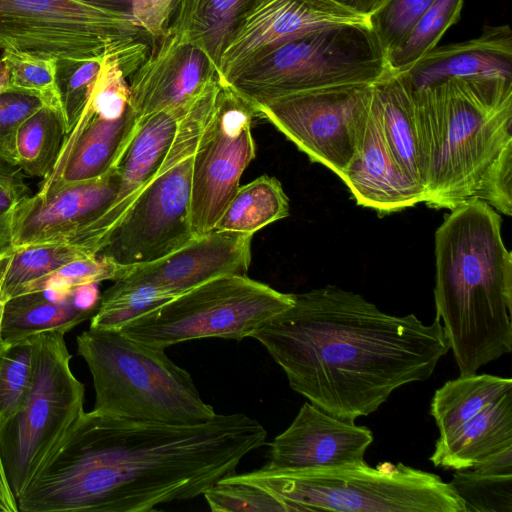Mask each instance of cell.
<instances>
[{
  "instance_id": "obj_1",
  "label": "cell",
  "mask_w": 512,
  "mask_h": 512,
  "mask_svg": "<svg viewBox=\"0 0 512 512\" xmlns=\"http://www.w3.org/2000/svg\"><path fill=\"white\" fill-rule=\"evenodd\" d=\"M267 432L243 413L197 424L80 416L17 498L22 512H148L196 498L261 447Z\"/></svg>"
},
{
  "instance_id": "obj_2",
  "label": "cell",
  "mask_w": 512,
  "mask_h": 512,
  "mask_svg": "<svg viewBox=\"0 0 512 512\" xmlns=\"http://www.w3.org/2000/svg\"><path fill=\"white\" fill-rule=\"evenodd\" d=\"M253 333L311 404L346 421L375 412L399 387L428 379L450 350L436 317L381 311L360 294L328 285Z\"/></svg>"
},
{
  "instance_id": "obj_3",
  "label": "cell",
  "mask_w": 512,
  "mask_h": 512,
  "mask_svg": "<svg viewBox=\"0 0 512 512\" xmlns=\"http://www.w3.org/2000/svg\"><path fill=\"white\" fill-rule=\"evenodd\" d=\"M411 90V89H410ZM424 202L512 214V79L448 77L411 90Z\"/></svg>"
},
{
  "instance_id": "obj_4",
  "label": "cell",
  "mask_w": 512,
  "mask_h": 512,
  "mask_svg": "<svg viewBox=\"0 0 512 512\" xmlns=\"http://www.w3.org/2000/svg\"><path fill=\"white\" fill-rule=\"evenodd\" d=\"M450 211L435 233L436 317L460 375H471L512 350V253L487 202Z\"/></svg>"
},
{
  "instance_id": "obj_5",
  "label": "cell",
  "mask_w": 512,
  "mask_h": 512,
  "mask_svg": "<svg viewBox=\"0 0 512 512\" xmlns=\"http://www.w3.org/2000/svg\"><path fill=\"white\" fill-rule=\"evenodd\" d=\"M95 390L94 411L139 422L197 424L216 413L188 371L165 350L136 342L119 330L92 329L76 339Z\"/></svg>"
},
{
  "instance_id": "obj_6",
  "label": "cell",
  "mask_w": 512,
  "mask_h": 512,
  "mask_svg": "<svg viewBox=\"0 0 512 512\" xmlns=\"http://www.w3.org/2000/svg\"><path fill=\"white\" fill-rule=\"evenodd\" d=\"M231 477L265 489L290 512H466L450 483L403 463L302 470L263 466Z\"/></svg>"
},
{
  "instance_id": "obj_7",
  "label": "cell",
  "mask_w": 512,
  "mask_h": 512,
  "mask_svg": "<svg viewBox=\"0 0 512 512\" xmlns=\"http://www.w3.org/2000/svg\"><path fill=\"white\" fill-rule=\"evenodd\" d=\"M150 37L131 13L98 0H0V49L88 61L118 54L131 75Z\"/></svg>"
},
{
  "instance_id": "obj_8",
  "label": "cell",
  "mask_w": 512,
  "mask_h": 512,
  "mask_svg": "<svg viewBox=\"0 0 512 512\" xmlns=\"http://www.w3.org/2000/svg\"><path fill=\"white\" fill-rule=\"evenodd\" d=\"M220 84L181 118L158 170L99 251L120 268L161 259L196 238L191 226L193 155Z\"/></svg>"
},
{
  "instance_id": "obj_9",
  "label": "cell",
  "mask_w": 512,
  "mask_h": 512,
  "mask_svg": "<svg viewBox=\"0 0 512 512\" xmlns=\"http://www.w3.org/2000/svg\"><path fill=\"white\" fill-rule=\"evenodd\" d=\"M388 71L386 52L368 22L339 23L276 47L252 63L229 86L254 110L309 90L373 84Z\"/></svg>"
},
{
  "instance_id": "obj_10",
  "label": "cell",
  "mask_w": 512,
  "mask_h": 512,
  "mask_svg": "<svg viewBox=\"0 0 512 512\" xmlns=\"http://www.w3.org/2000/svg\"><path fill=\"white\" fill-rule=\"evenodd\" d=\"M293 303V294L247 275H224L174 297L119 331L136 342L163 350L203 338L241 341Z\"/></svg>"
},
{
  "instance_id": "obj_11",
  "label": "cell",
  "mask_w": 512,
  "mask_h": 512,
  "mask_svg": "<svg viewBox=\"0 0 512 512\" xmlns=\"http://www.w3.org/2000/svg\"><path fill=\"white\" fill-rule=\"evenodd\" d=\"M64 335H35L26 402L1 436L6 475L16 500L84 413V386L71 370Z\"/></svg>"
},
{
  "instance_id": "obj_12",
  "label": "cell",
  "mask_w": 512,
  "mask_h": 512,
  "mask_svg": "<svg viewBox=\"0 0 512 512\" xmlns=\"http://www.w3.org/2000/svg\"><path fill=\"white\" fill-rule=\"evenodd\" d=\"M129 102V86L117 55H107L88 100L65 134L57 161L37 194L98 178L118 164L139 124Z\"/></svg>"
},
{
  "instance_id": "obj_13",
  "label": "cell",
  "mask_w": 512,
  "mask_h": 512,
  "mask_svg": "<svg viewBox=\"0 0 512 512\" xmlns=\"http://www.w3.org/2000/svg\"><path fill=\"white\" fill-rule=\"evenodd\" d=\"M372 85L357 83L309 90L257 106L254 111L312 162L324 165L341 178L357 153Z\"/></svg>"
},
{
  "instance_id": "obj_14",
  "label": "cell",
  "mask_w": 512,
  "mask_h": 512,
  "mask_svg": "<svg viewBox=\"0 0 512 512\" xmlns=\"http://www.w3.org/2000/svg\"><path fill=\"white\" fill-rule=\"evenodd\" d=\"M255 116L253 108L232 87L220 85L193 155L191 226L195 237L215 229L240 186L244 170L255 158Z\"/></svg>"
},
{
  "instance_id": "obj_15",
  "label": "cell",
  "mask_w": 512,
  "mask_h": 512,
  "mask_svg": "<svg viewBox=\"0 0 512 512\" xmlns=\"http://www.w3.org/2000/svg\"><path fill=\"white\" fill-rule=\"evenodd\" d=\"M117 165L98 178L70 183L46 195H29L14 205L0 216V252L68 242L113 201Z\"/></svg>"
},
{
  "instance_id": "obj_16",
  "label": "cell",
  "mask_w": 512,
  "mask_h": 512,
  "mask_svg": "<svg viewBox=\"0 0 512 512\" xmlns=\"http://www.w3.org/2000/svg\"><path fill=\"white\" fill-rule=\"evenodd\" d=\"M368 20L330 0H253L220 57V85H231L257 59L303 34L339 23Z\"/></svg>"
},
{
  "instance_id": "obj_17",
  "label": "cell",
  "mask_w": 512,
  "mask_h": 512,
  "mask_svg": "<svg viewBox=\"0 0 512 512\" xmlns=\"http://www.w3.org/2000/svg\"><path fill=\"white\" fill-rule=\"evenodd\" d=\"M218 83L206 54L176 33L167 32L130 76L129 102L139 120L191 107Z\"/></svg>"
},
{
  "instance_id": "obj_18",
  "label": "cell",
  "mask_w": 512,
  "mask_h": 512,
  "mask_svg": "<svg viewBox=\"0 0 512 512\" xmlns=\"http://www.w3.org/2000/svg\"><path fill=\"white\" fill-rule=\"evenodd\" d=\"M192 107V106H191ZM166 110L139 121L118 168V187L113 201L68 242L97 255L108 238L158 170L175 136L181 118L191 108Z\"/></svg>"
},
{
  "instance_id": "obj_19",
  "label": "cell",
  "mask_w": 512,
  "mask_h": 512,
  "mask_svg": "<svg viewBox=\"0 0 512 512\" xmlns=\"http://www.w3.org/2000/svg\"><path fill=\"white\" fill-rule=\"evenodd\" d=\"M373 442L366 426L346 421L310 402L299 409L289 427L269 444L268 462L277 470L337 468L364 462Z\"/></svg>"
},
{
  "instance_id": "obj_20",
  "label": "cell",
  "mask_w": 512,
  "mask_h": 512,
  "mask_svg": "<svg viewBox=\"0 0 512 512\" xmlns=\"http://www.w3.org/2000/svg\"><path fill=\"white\" fill-rule=\"evenodd\" d=\"M253 236L213 230L156 261L123 268L126 285H146L172 297L224 275H247Z\"/></svg>"
},
{
  "instance_id": "obj_21",
  "label": "cell",
  "mask_w": 512,
  "mask_h": 512,
  "mask_svg": "<svg viewBox=\"0 0 512 512\" xmlns=\"http://www.w3.org/2000/svg\"><path fill=\"white\" fill-rule=\"evenodd\" d=\"M341 180L358 205L381 215L424 202L423 189L394 161L371 102L357 153Z\"/></svg>"
},
{
  "instance_id": "obj_22",
  "label": "cell",
  "mask_w": 512,
  "mask_h": 512,
  "mask_svg": "<svg viewBox=\"0 0 512 512\" xmlns=\"http://www.w3.org/2000/svg\"><path fill=\"white\" fill-rule=\"evenodd\" d=\"M397 74L411 90L448 77L512 79V31L507 24L486 26L481 36L435 47Z\"/></svg>"
},
{
  "instance_id": "obj_23",
  "label": "cell",
  "mask_w": 512,
  "mask_h": 512,
  "mask_svg": "<svg viewBox=\"0 0 512 512\" xmlns=\"http://www.w3.org/2000/svg\"><path fill=\"white\" fill-rule=\"evenodd\" d=\"M512 446V390L484 408L453 435L437 439L429 460L435 467L464 470Z\"/></svg>"
},
{
  "instance_id": "obj_24",
  "label": "cell",
  "mask_w": 512,
  "mask_h": 512,
  "mask_svg": "<svg viewBox=\"0 0 512 512\" xmlns=\"http://www.w3.org/2000/svg\"><path fill=\"white\" fill-rule=\"evenodd\" d=\"M371 106L386 145L400 170L423 189L417 128L410 88L388 71L373 83ZM424 192V191H423Z\"/></svg>"
},
{
  "instance_id": "obj_25",
  "label": "cell",
  "mask_w": 512,
  "mask_h": 512,
  "mask_svg": "<svg viewBox=\"0 0 512 512\" xmlns=\"http://www.w3.org/2000/svg\"><path fill=\"white\" fill-rule=\"evenodd\" d=\"M253 0H175L167 32L202 50L216 70L241 16Z\"/></svg>"
},
{
  "instance_id": "obj_26",
  "label": "cell",
  "mask_w": 512,
  "mask_h": 512,
  "mask_svg": "<svg viewBox=\"0 0 512 512\" xmlns=\"http://www.w3.org/2000/svg\"><path fill=\"white\" fill-rule=\"evenodd\" d=\"M512 390V379L490 374L460 375L437 389L430 414L439 430L438 439H446L488 405Z\"/></svg>"
},
{
  "instance_id": "obj_27",
  "label": "cell",
  "mask_w": 512,
  "mask_h": 512,
  "mask_svg": "<svg viewBox=\"0 0 512 512\" xmlns=\"http://www.w3.org/2000/svg\"><path fill=\"white\" fill-rule=\"evenodd\" d=\"M92 315L74 304L72 292L62 302L49 300L42 291L18 295L5 305L0 345L9 346L45 331L67 333Z\"/></svg>"
},
{
  "instance_id": "obj_28",
  "label": "cell",
  "mask_w": 512,
  "mask_h": 512,
  "mask_svg": "<svg viewBox=\"0 0 512 512\" xmlns=\"http://www.w3.org/2000/svg\"><path fill=\"white\" fill-rule=\"evenodd\" d=\"M288 215L289 200L279 180L261 175L238 187L214 230L253 236Z\"/></svg>"
},
{
  "instance_id": "obj_29",
  "label": "cell",
  "mask_w": 512,
  "mask_h": 512,
  "mask_svg": "<svg viewBox=\"0 0 512 512\" xmlns=\"http://www.w3.org/2000/svg\"><path fill=\"white\" fill-rule=\"evenodd\" d=\"M91 255L65 241L12 250L0 260V298L7 303L25 285L71 261Z\"/></svg>"
},
{
  "instance_id": "obj_30",
  "label": "cell",
  "mask_w": 512,
  "mask_h": 512,
  "mask_svg": "<svg viewBox=\"0 0 512 512\" xmlns=\"http://www.w3.org/2000/svg\"><path fill=\"white\" fill-rule=\"evenodd\" d=\"M66 134L64 121L42 106L21 125L15 141V163L25 175L44 179L53 169Z\"/></svg>"
},
{
  "instance_id": "obj_31",
  "label": "cell",
  "mask_w": 512,
  "mask_h": 512,
  "mask_svg": "<svg viewBox=\"0 0 512 512\" xmlns=\"http://www.w3.org/2000/svg\"><path fill=\"white\" fill-rule=\"evenodd\" d=\"M463 4L464 0H436L404 39L386 53L389 70L404 72L434 49L446 30L458 22Z\"/></svg>"
},
{
  "instance_id": "obj_32",
  "label": "cell",
  "mask_w": 512,
  "mask_h": 512,
  "mask_svg": "<svg viewBox=\"0 0 512 512\" xmlns=\"http://www.w3.org/2000/svg\"><path fill=\"white\" fill-rule=\"evenodd\" d=\"M1 59L8 70V82L4 92L36 97L44 106L58 113L65 125L57 82V60L10 50H4Z\"/></svg>"
},
{
  "instance_id": "obj_33",
  "label": "cell",
  "mask_w": 512,
  "mask_h": 512,
  "mask_svg": "<svg viewBox=\"0 0 512 512\" xmlns=\"http://www.w3.org/2000/svg\"><path fill=\"white\" fill-rule=\"evenodd\" d=\"M166 292L146 285H126L119 281L101 294L89 328L120 330L136 318L173 299Z\"/></svg>"
},
{
  "instance_id": "obj_34",
  "label": "cell",
  "mask_w": 512,
  "mask_h": 512,
  "mask_svg": "<svg viewBox=\"0 0 512 512\" xmlns=\"http://www.w3.org/2000/svg\"><path fill=\"white\" fill-rule=\"evenodd\" d=\"M34 337L9 346L0 345V430L21 412L32 380Z\"/></svg>"
},
{
  "instance_id": "obj_35",
  "label": "cell",
  "mask_w": 512,
  "mask_h": 512,
  "mask_svg": "<svg viewBox=\"0 0 512 512\" xmlns=\"http://www.w3.org/2000/svg\"><path fill=\"white\" fill-rule=\"evenodd\" d=\"M466 512H512V475H483L458 470L449 482Z\"/></svg>"
},
{
  "instance_id": "obj_36",
  "label": "cell",
  "mask_w": 512,
  "mask_h": 512,
  "mask_svg": "<svg viewBox=\"0 0 512 512\" xmlns=\"http://www.w3.org/2000/svg\"><path fill=\"white\" fill-rule=\"evenodd\" d=\"M203 496L214 512H290L289 508L265 489L249 482L224 477Z\"/></svg>"
},
{
  "instance_id": "obj_37",
  "label": "cell",
  "mask_w": 512,
  "mask_h": 512,
  "mask_svg": "<svg viewBox=\"0 0 512 512\" xmlns=\"http://www.w3.org/2000/svg\"><path fill=\"white\" fill-rule=\"evenodd\" d=\"M122 268L102 255H91L71 261L48 275L25 285L16 296L47 288L73 289L87 283L114 281Z\"/></svg>"
},
{
  "instance_id": "obj_38",
  "label": "cell",
  "mask_w": 512,
  "mask_h": 512,
  "mask_svg": "<svg viewBox=\"0 0 512 512\" xmlns=\"http://www.w3.org/2000/svg\"><path fill=\"white\" fill-rule=\"evenodd\" d=\"M102 59L57 61V82L66 134L79 118L100 71Z\"/></svg>"
},
{
  "instance_id": "obj_39",
  "label": "cell",
  "mask_w": 512,
  "mask_h": 512,
  "mask_svg": "<svg viewBox=\"0 0 512 512\" xmlns=\"http://www.w3.org/2000/svg\"><path fill=\"white\" fill-rule=\"evenodd\" d=\"M436 0H386L368 23L385 52L396 47Z\"/></svg>"
},
{
  "instance_id": "obj_40",
  "label": "cell",
  "mask_w": 512,
  "mask_h": 512,
  "mask_svg": "<svg viewBox=\"0 0 512 512\" xmlns=\"http://www.w3.org/2000/svg\"><path fill=\"white\" fill-rule=\"evenodd\" d=\"M42 106L44 105L39 99L27 94L16 92L0 94V161L16 165L17 133L23 122Z\"/></svg>"
},
{
  "instance_id": "obj_41",
  "label": "cell",
  "mask_w": 512,
  "mask_h": 512,
  "mask_svg": "<svg viewBox=\"0 0 512 512\" xmlns=\"http://www.w3.org/2000/svg\"><path fill=\"white\" fill-rule=\"evenodd\" d=\"M175 0H131V15L152 38L161 39L167 33Z\"/></svg>"
},
{
  "instance_id": "obj_42",
  "label": "cell",
  "mask_w": 512,
  "mask_h": 512,
  "mask_svg": "<svg viewBox=\"0 0 512 512\" xmlns=\"http://www.w3.org/2000/svg\"><path fill=\"white\" fill-rule=\"evenodd\" d=\"M22 170L0 161V216L30 195Z\"/></svg>"
},
{
  "instance_id": "obj_43",
  "label": "cell",
  "mask_w": 512,
  "mask_h": 512,
  "mask_svg": "<svg viewBox=\"0 0 512 512\" xmlns=\"http://www.w3.org/2000/svg\"><path fill=\"white\" fill-rule=\"evenodd\" d=\"M471 469L473 472L483 475H512V446L490 454Z\"/></svg>"
},
{
  "instance_id": "obj_44",
  "label": "cell",
  "mask_w": 512,
  "mask_h": 512,
  "mask_svg": "<svg viewBox=\"0 0 512 512\" xmlns=\"http://www.w3.org/2000/svg\"><path fill=\"white\" fill-rule=\"evenodd\" d=\"M99 284L94 282L74 287L72 290L74 304L79 309L94 314L101 299Z\"/></svg>"
},
{
  "instance_id": "obj_45",
  "label": "cell",
  "mask_w": 512,
  "mask_h": 512,
  "mask_svg": "<svg viewBox=\"0 0 512 512\" xmlns=\"http://www.w3.org/2000/svg\"><path fill=\"white\" fill-rule=\"evenodd\" d=\"M0 430V511L18 512L17 500L9 485L3 460Z\"/></svg>"
},
{
  "instance_id": "obj_46",
  "label": "cell",
  "mask_w": 512,
  "mask_h": 512,
  "mask_svg": "<svg viewBox=\"0 0 512 512\" xmlns=\"http://www.w3.org/2000/svg\"><path fill=\"white\" fill-rule=\"evenodd\" d=\"M334 4L347 9L368 20V18L378 10L386 0H330Z\"/></svg>"
},
{
  "instance_id": "obj_47",
  "label": "cell",
  "mask_w": 512,
  "mask_h": 512,
  "mask_svg": "<svg viewBox=\"0 0 512 512\" xmlns=\"http://www.w3.org/2000/svg\"><path fill=\"white\" fill-rule=\"evenodd\" d=\"M8 82V70L5 62L0 59V94L5 91Z\"/></svg>"
},
{
  "instance_id": "obj_48",
  "label": "cell",
  "mask_w": 512,
  "mask_h": 512,
  "mask_svg": "<svg viewBox=\"0 0 512 512\" xmlns=\"http://www.w3.org/2000/svg\"><path fill=\"white\" fill-rule=\"evenodd\" d=\"M5 305H6V303L0 298V329H1V324H2V320H3Z\"/></svg>"
},
{
  "instance_id": "obj_49",
  "label": "cell",
  "mask_w": 512,
  "mask_h": 512,
  "mask_svg": "<svg viewBox=\"0 0 512 512\" xmlns=\"http://www.w3.org/2000/svg\"><path fill=\"white\" fill-rule=\"evenodd\" d=\"M12 250H13V249L8 250L7 252L0 254V259H1V258H3L5 255H7V254H8L9 252H11Z\"/></svg>"
},
{
  "instance_id": "obj_50",
  "label": "cell",
  "mask_w": 512,
  "mask_h": 512,
  "mask_svg": "<svg viewBox=\"0 0 512 512\" xmlns=\"http://www.w3.org/2000/svg\"><path fill=\"white\" fill-rule=\"evenodd\" d=\"M98 1H100V0H98Z\"/></svg>"
}]
</instances>
